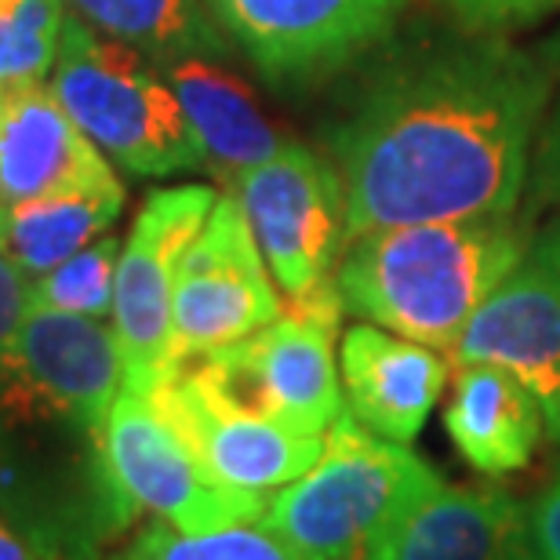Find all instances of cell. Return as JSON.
<instances>
[{"mask_svg": "<svg viewBox=\"0 0 560 560\" xmlns=\"http://www.w3.org/2000/svg\"><path fill=\"white\" fill-rule=\"evenodd\" d=\"M546 84L502 44L455 48L394 73L335 131L346 244L375 230L510 215Z\"/></svg>", "mask_w": 560, "mask_h": 560, "instance_id": "obj_1", "label": "cell"}, {"mask_svg": "<svg viewBox=\"0 0 560 560\" xmlns=\"http://www.w3.org/2000/svg\"><path fill=\"white\" fill-rule=\"evenodd\" d=\"M521 255L524 237L506 215L375 230L346 244L335 288L368 324L452 350Z\"/></svg>", "mask_w": 560, "mask_h": 560, "instance_id": "obj_2", "label": "cell"}, {"mask_svg": "<svg viewBox=\"0 0 560 560\" xmlns=\"http://www.w3.org/2000/svg\"><path fill=\"white\" fill-rule=\"evenodd\" d=\"M51 95L73 125L131 175H175L205 164L175 92L142 55L84 19L66 15Z\"/></svg>", "mask_w": 560, "mask_h": 560, "instance_id": "obj_3", "label": "cell"}, {"mask_svg": "<svg viewBox=\"0 0 560 560\" xmlns=\"http://www.w3.org/2000/svg\"><path fill=\"white\" fill-rule=\"evenodd\" d=\"M436 480L408 444L386 441L342 411L320 458L277 491L262 524L302 560H364L389 513Z\"/></svg>", "mask_w": 560, "mask_h": 560, "instance_id": "obj_4", "label": "cell"}, {"mask_svg": "<svg viewBox=\"0 0 560 560\" xmlns=\"http://www.w3.org/2000/svg\"><path fill=\"white\" fill-rule=\"evenodd\" d=\"M339 288L324 284L291 302L273 324L248 339L194 357L197 372L233 405L324 436L342 416V383L335 372V331L342 317Z\"/></svg>", "mask_w": 560, "mask_h": 560, "instance_id": "obj_5", "label": "cell"}, {"mask_svg": "<svg viewBox=\"0 0 560 560\" xmlns=\"http://www.w3.org/2000/svg\"><path fill=\"white\" fill-rule=\"evenodd\" d=\"M98 447L109 485L136 521L153 513V521L178 532H215L262 521L270 506L222 488L145 389H120L98 430Z\"/></svg>", "mask_w": 560, "mask_h": 560, "instance_id": "obj_6", "label": "cell"}, {"mask_svg": "<svg viewBox=\"0 0 560 560\" xmlns=\"http://www.w3.org/2000/svg\"><path fill=\"white\" fill-rule=\"evenodd\" d=\"M277 288L252 222L237 197H219L208 222L178 259L172 291V357L175 364L208 357L273 324Z\"/></svg>", "mask_w": 560, "mask_h": 560, "instance_id": "obj_7", "label": "cell"}, {"mask_svg": "<svg viewBox=\"0 0 560 560\" xmlns=\"http://www.w3.org/2000/svg\"><path fill=\"white\" fill-rule=\"evenodd\" d=\"M237 200L288 302L331 284L346 244V186L306 145H284L237 178Z\"/></svg>", "mask_w": 560, "mask_h": 560, "instance_id": "obj_8", "label": "cell"}, {"mask_svg": "<svg viewBox=\"0 0 560 560\" xmlns=\"http://www.w3.org/2000/svg\"><path fill=\"white\" fill-rule=\"evenodd\" d=\"M219 194L208 186H175L145 197L117 259L114 331L125 353V386L150 389L175 372L172 291L178 259L208 222Z\"/></svg>", "mask_w": 560, "mask_h": 560, "instance_id": "obj_9", "label": "cell"}, {"mask_svg": "<svg viewBox=\"0 0 560 560\" xmlns=\"http://www.w3.org/2000/svg\"><path fill=\"white\" fill-rule=\"evenodd\" d=\"M145 394L194 447L197 463L222 488L241 491L248 499L270 502L324 452V436L291 430L284 422L233 405L189 361L175 364V372Z\"/></svg>", "mask_w": 560, "mask_h": 560, "instance_id": "obj_10", "label": "cell"}, {"mask_svg": "<svg viewBox=\"0 0 560 560\" xmlns=\"http://www.w3.org/2000/svg\"><path fill=\"white\" fill-rule=\"evenodd\" d=\"M0 383L55 416L103 430L109 405L125 389V353L117 331L98 317L30 302Z\"/></svg>", "mask_w": 560, "mask_h": 560, "instance_id": "obj_11", "label": "cell"}, {"mask_svg": "<svg viewBox=\"0 0 560 560\" xmlns=\"http://www.w3.org/2000/svg\"><path fill=\"white\" fill-rule=\"evenodd\" d=\"M266 77H313L394 26L408 0H208Z\"/></svg>", "mask_w": 560, "mask_h": 560, "instance_id": "obj_12", "label": "cell"}, {"mask_svg": "<svg viewBox=\"0 0 560 560\" xmlns=\"http://www.w3.org/2000/svg\"><path fill=\"white\" fill-rule=\"evenodd\" d=\"M458 368L491 364L510 372L539 400L546 430L560 441V273L521 262L485 299L452 346Z\"/></svg>", "mask_w": 560, "mask_h": 560, "instance_id": "obj_13", "label": "cell"}, {"mask_svg": "<svg viewBox=\"0 0 560 560\" xmlns=\"http://www.w3.org/2000/svg\"><path fill=\"white\" fill-rule=\"evenodd\" d=\"M364 560H539V550L510 491L436 480L389 513Z\"/></svg>", "mask_w": 560, "mask_h": 560, "instance_id": "obj_14", "label": "cell"}, {"mask_svg": "<svg viewBox=\"0 0 560 560\" xmlns=\"http://www.w3.org/2000/svg\"><path fill=\"white\" fill-rule=\"evenodd\" d=\"M114 178L98 145L40 84L0 92V205L62 194Z\"/></svg>", "mask_w": 560, "mask_h": 560, "instance_id": "obj_15", "label": "cell"}, {"mask_svg": "<svg viewBox=\"0 0 560 560\" xmlns=\"http://www.w3.org/2000/svg\"><path fill=\"white\" fill-rule=\"evenodd\" d=\"M444 383L447 361L433 346L411 342L378 324H353L342 335L346 411L386 441H416Z\"/></svg>", "mask_w": 560, "mask_h": 560, "instance_id": "obj_16", "label": "cell"}, {"mask_svg": "<svg viewBox=\"0 0 560 560\" xmlns=\"http://www.w3.org/2000/svg\"><path fill=\"white\" fill-rule=\"evenodd\" d=\"M444 430L477 474L506 477L532 463L546 416L532 389L510 372L466 364L458 368L455 394L444 408Z\"/></svg>", "mask_w": 560, "mask_h": 560, "instance_id": "obj_17", "label": "cell"}, {"mask_svg": "<svg viewBox=\"0 0 560 560\" xmlns=\"http://www.w3.org/2000/svg\"><path fill=\"white\" fill-rule=\"evenodd\" d=\"M164 81L175 92L178 106L205 150V161L222 175H244L248 167L270 161L280 142L259 103L237 77L219 70L200 55H178L164 62Z\"/></svg>", "mask_w": 560, "mask_h": 560, "instance_id": "obj_18", "label": "cell"}, {"mask_svg": "<svg viewBox=\"0 0 560 560\" xmlns=\"http://www.w3.org/2000/svg\"><path fill=\"white\" fill-rule=\"evenodd\" d=\"M125 211V186L114 178L95 186L26 200L8 208V248L30 280L44 277L92 244Z\"/></svg>", "mask_w": 560, "mask_h": 560, "instance_id": "obj_19", "label": "cell"}, {"mask_svg": "<svg viewBox=\"0 0 560 560\" xmlns=\"http://www.w3.org/2000/svg\"><path fill=\"white\" fill-rule=\"evenodd\" d=\"M77 19L156 62L219 51L222 44L197 0H66Z\"/></svg>", "mask_w": 560, "mask_h": 560, "instance_id": "obj_20", "label": "cell"}, {"mask_svg": "<svg viewBox=\"0 0 560 560\" xmlns=\"http://www.w3.org/2000/svg\"><path fill=\"white\" fill-rule=\"evenodd\" d=\"M114 560H302L262 521L230 524L215 532H178L153 521L128 539Z\"/></svg>", "mask_w": 560, "mask_h": 560, "instance_id": "obj_21", "label": "cell"}, {"mask_svg": "<svg viewBox=\"0 0 560 560\" xmlns=\"http://www.w3.org/2000/svg\"><path fill=\"white\" fill-rule=\"evenodd\" d=\"M62 0H0V88L37 84L62 40Z\"/></svg>", "mask_w": 560, "mask_h": 560, "instance_id": "obj_22", "label": "cell"}, {"mask_svg": "<svg viewBox=\"0 0 560 560\" xmlns=\"http://www.w3.org/2000/svg\"><path fill=\"white\" fill-rule=\"evenodd\" d=\"M117 259L120 244L117 237H103L88 244L55 270L37 277L33 284V302L37 306L84 313V317H98L114 313V280H117Z\"/></svg>", "mask_w": 560, "mask_h": 560, "instance_id": "obj_23", "label": "cell"}, {"mask_svg": "<svg viewBox=\"0 0 560 560\" xmlns=\"http://www.w3.org/2000/svg\"><path fill=\"white\" fill-rule=\"evenodd\" d=\"M30 302H33V284L8 248V208L0 205V368L8 364L11 350H15Z\"/></svg>", "mask_w": 560, "mask_h": 560, "instance_id": "obj_24", "label": "cell"}, {"mask_svg": "<svg viewBox=\"0 0 560 560\" xmlns=\"http://www.w3.org/2000/svg\"><path fill=\"white\" fill-rule=\"evenodd\" d=\"M444 8H452L458 19L480 30L510 26V22L535 19L542 11L560 8V0H441Z\"/></svg>", "mask_w": 560, "mask_h": 560, "instance_id": "obj_25", "label": "cell"}, {"mask_svg": "<svg viewBox=\"0 0 560 560\" xmlns=\"http://www.w3.org/2000/svg\"><path fill=\"white\" fill-rule=\"evenodd\" d=\"M528 521L539 560H560V469L550 485L539 491V499L532 502Z\"/></svg>", "mask_w": 560, "mask_h": 560, "instance_id": "obj_26", "label": "cell"}, {"mask_svg": "<svg viewBox=\"0 0 560 560\" xmlns=\"http://www.w3.org/2000/svg\"><path fill=\"white\" fill-rule=\"evenodd\" d=\"M0 560H51V557L0 510Z\"/></svg>", "mask_w": 560, "mask_h": 560, "instance_id": "obj_27", "label": "cell"}, {"mask_svg": "<svg viewBox=\"0 0 560 560\" xmlns=\"http://www.w3.org/2000/svg\"><path fill=\"white\" fill-rule=\"evenodd\" d=\"M532 259H539V262L550 266V270L560 273V222H557V226H553L550 233H542V237L535 241Z\"/></svg>", "mask_w": 560, "mask_h": 560, "instance_id": "obj_28", "label": "cell"}, {"mask_svg": "<svg viewBox=\"0 0 560 560\" xmlns=\"http://www.w3.org/2000/svg\"><path fill=\"white\" fill-rule=\"evenodd\" d=\"M0 92H4V88H0Z\"/></svg>", "mask_w": 560, "mask_h": 560, "instance_id": "obj_29", "label": "cell"}, {"mask_svg": "<svg viewBox=\"0 0 560 560\" xmlns=\"http://www.w3.org/2000/svg\"><path fill=\"white\" fill-rule=\"evenodd\" d=\"M557 172H560V167H557Z\"/></svg>", "mask_w": 560, "mask_h": 560, "instance_id": "obj_30", "label": "cell"}]
</instances>
